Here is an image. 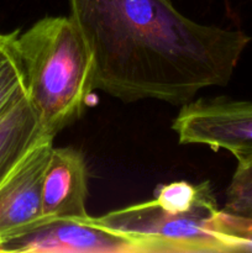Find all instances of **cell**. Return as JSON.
I'll return each instance as SVG.
<instances>
[{"instance_id":"obj_7","label":"cell","mask_w":252,"mask_h":253,"mask_svg":"<svg viewBox=\"0 0 252 253\" xmlns=\"http://www.w3.org/2000/svg\"><path fill=\"white\" fill-rule=\"evenodd\" d=\"M88 167L81 151L72 147L52 148L42 184V216L53 220L89 217Z\"/></svg>"},{"instance_id":"obj_3","label":"cell","mask_w":252,"mask_h":253,"mask_svg":"<svg viewBox=\"0 0 252 253\" xmlns=\"http://www.w3.org/2000/svg\"><path fill=\"white\" fill-rule=\"evenodd\" d=\"M217 211L219 208L178 212L152 199L93 220L135 241L143 253H220L212 230V219Z\"/></svg>"},{"instance_id":"obj_11","label":"cell","mask_w":252,"mask_h":253,"mask_svg":"<svg viewBox=\"0 0 252 253\" xmlns=\"http://www.w3.org/2000/svg\"><path fill=\"white\" fill-rule=\"evenodd\" d=\"M225 211L252 216V160L237 162L226 189Z\"/></svg>"},{"instance_id":"obj_8","label":"cell","mask_w":252,"mask_h":253,"mask_svg":"<svg viewBox=\"0 0 252 253\" xmlns=\"http://www.w3.org/2000/svg\"><path fill=\"white\" fill-rule=\"evenodd\" d=\"M43 135L27 93L0 115V184Z\"/></svg>"},{"instance_id":"obj_1","label":"cell","mask_w":252,"mask_h":253,"mask_svg":"<svg viewBox=\"0 0 252 253\" xmlns=\"http://www.w3.org/2000/svg\"><path fill=\"white\" fill-rule=\"evenodd\" d=\"M95 63V89L124 101L183 105L225 86L251 37L193 21L170 0H69Z\"/></svg>"},{"instance_id":"obj_4","label":"cell","mask_w":252,"mask_h":253,"mask_svg":"<svg viewBox=\"0 0 252 253\" xmlns=\"http://www.w3.org/2000/svg\"><path fill=\"white\" fill-rule=\"evenodd\" d=\"M172 128L180 143L226 150L237 162L252 160V101L190 100L183 104Z\"/></svg>"},{"instance_id":"obj_5","label":"cell","mask_w":252,"mask_h":253,"mask_svg":"<svg viewBox=\"0 0 252 253\" xmlns=\"http://www.w3.org/2000/svg\"><path fill=\"white\" fill-rule=\"evenodd\" d=\"M53 140L42 136L0 184V245L44 224L42 184Z\"/></svg>"},{"instance_id":"obj_9","label":"cell","mask_w":252,"mask_h":253,"mask_svg":"<svg viewBox=\"0 0 252 253\" xmlns=\"http://www.w3.org/2000/svg\"><path fill=\"white\" fill-rule=\"evenodd\" d=\"M19 32H0V115L26 94L24 63L17 47Z\"/></svg>"},{"instance_id":"obj_6","label":"cell","mask_w":252,"mask_h":253,"mask_svg":"<svg viewBox=\"0 0 252 253\" xmlns=\"http://www.w3.org/2000/svg\"><path fill=\"white\" fill-rule=\"evenodd\" d=\"M0 252L143 253L140 245L95 224L91 216L46 222L24 236L1 244Z\"/></svg>"},{"instance_id":"obj_10","label":"cell","mask_w":252,"mask_h":253,"mask_svg":"<svg viewBox=\"0 0 252 253\" xmlns=\"http://www.w3.org/2000/svg\"><path fill=\"white\" fill-rule=\"evenodd\" d=\"M220 253L252 252V216L220 210L212 219Z\"/></svg>"},{"instance_id":"obj_2","label":"cell","mask_w":252,"mask_h":253,"mask_svg":"<svg viewBox=\"0 0 252 253\" xmlns=\"http://www.w3.org/2000/svg\"><path fill=\"white\" fill-rule=\"evenodd\" d=\"M26 93L42 131L56 137L78 120L95 89L91 49L71 16H46L17 35Z\"/></svg>"}]
</instances>
